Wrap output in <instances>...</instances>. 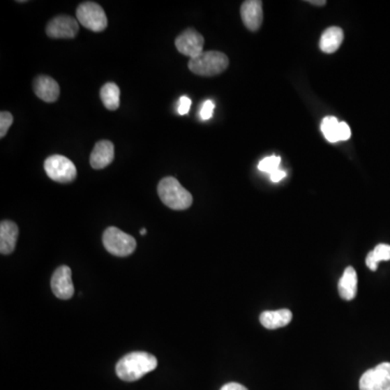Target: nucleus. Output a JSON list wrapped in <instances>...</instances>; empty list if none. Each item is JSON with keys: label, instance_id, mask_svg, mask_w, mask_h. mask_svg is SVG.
<instances>
[{"label": "nucleus", "instance_id": "obj_1", "mask_svg": "<svg viewBox=\"0 0 390 390\" xmlns=\"http://www.w3.org/2000/svg\"><path fill=\"white\" fill-rule=\"evenodd\" d=\"M158 359L148 352H136L126 354L117 362V374L121 381L135 382L154 371Z\"/></svg>", "mask_w": 390, "mask_h": 390}, {"label": "nucleus", "instance_id": "obj_2", "mask_svg": "<svg viewBox=\"0 0 390 390\" xmlns=\"http://www.w3.org/2000/svg\"><path fill=\"white\" fill-rule=\"evenodd\" d=\"M158 193L160 201L174 211L188 209L193 202L191 193L184 189L174 177H165L160 180L158 186Z\"/></svg>", "mask_w": 390, "mask_h": 390}, {"label": "nucleus", "instance_id": "obj_3", "mask_svg": "<svg viewBox=\"0 0 390 390\" xmlns=\"http://www.w3.org/2000/svg\"><path fill=\"white\" fill-rule=\"evenodd\" d=\"M228 66V57L220 51H204L203 54L189 61L190 70L205 77L218 75L225 72Z\"/></svg>", "mask_w": 390, "mask_h": 390}, {"label": "nucleus", "instance_id": "obj_4", "mask_svg": "<svg viewBox=\"0 0 390 390\" xmlns=\"http://www.w3.org/2000/svg\"><path fill=\"white\" fill-rule=\"evenodd\" d=\"M105 250L117 257H126L133 254L137 248L133 237L123 232L115 227H110L102 237Z\"/></svg>", "mask_w": 390, "mask_h": 390}, {"label": "nucleus", "instance_id": "obj_5", "mask_svg": "<svg viewBox=\"0 0 390 390\" xmlns=\"http://www.w3.org/2000/svg\"><path fill=\"white\" fill-rule=\"evenodd\" d=\"M78 22L92 32H103L107 27V17L101 6L93 1L80 3L76 10Z\"/></svg>", "mask_w": 390, "mask_h": 390}, {"label": "nucleus", "instance_id": "obj_6", "mask_svg": "<svg viewBox=\"0 0 390 390\" xmlns=\"http://www.w3.org/2000/svg\"><path fill=\"white\" fill-rule=\"evenodd\" d=\"M45 170L48 177L60 183H68L77 177V170L70 158L63 156H51L45 160Z\"/></svg>", "mask_w": 390, "mask_h": 390}, {"label": "nucleus", "instance_id": "obj_7", "mask_svg": "<svg viewBox=\"0 0 390 390\" xmlns=\"http://www.w3.org/2000/svg\"><path fill=\"white\" fill-rule=\"evenodd\" d=\"M360 390H390V363L384 362L368 370L359 382Z\"/></svg>", "mask_w": 390, "mask_h": 390}, {"label": "nucleus", "instance_id": "obj_8", "mask_svg": "<svg viewBox=\"0 0 390 390\" xmlns=\"http://www.w3.org/2000/svg\"><path fill=\"white\" fill-rule=\"evenodd\" d=\"M204 44V37L193 29H186L174 40L176 48L180 54L190 57V59L197 58L203 54Z\"/></svg>", "mask_w": 390, "mask_h": 390}, {"label": "nucleus", "instance_id": "obj_9", "mask_svg": "<svg viewBox=\"0 0 390 390\" xmlns=\"http://www.w3.org/2000/svg\"><path fill=\"white\" fill-rule=\"evenodd\" d=\"M80 31V25L70 15H58L49 21L46 27L47 36L50 38H74Z\"/></svg>", "mask_w": 390, "mask_h": 390}, {"label": "nucleus", "instance_id": "obj_10", "mask_svg": "<svg viewBox=\"0 0 390 390\" xmlns=\"http://www.w3.org/2000/svg\"><path fill=\"white\" fill-rule=\"evenodd\" d=\"M51 290L58 299H72L74 295V284L72 281V271L68 266H61L54 271L51 278Z\"/></svg>", "mask_w": 390, "mask_h": 390}, {"label": "nucleus", "instance_id": "obj_11", "mask_svg": "<svg viewBox=\"0 0 390 390\" xmlns=\"http://www.w3.org/2000/svg\"><path fill=\"white\" fill-rule=\"evenodd\" d=\"M241 17L245 27L250 31H258L262 27L264 20L262 13V3L260 0H248L242 3L241 7Z\"/></svg>", "mask_w": 390, "mask_h": 390}, {"label": "nucleus", "instance_id": "obj_12", "mask_svg": "<svg viewBox=\"0 0 390 390\" xmlns=\"http://www.w3.org/2000/svg\"><path fill=\"white\" fill-rule=\"evenodd\" d=\"M114 154V144L111 141H99L90 154V165L93 170H103L113 162Z\"/></svg>", "mask_w": 390, "mask_h": 390}, {"label": "nucleus", "instance_id": "obj_13", "mask_svg": "<svg viewBox=\"0 0 390 390\" xmlns=\"http://www.w3.org/2000/svg\"><path fill=\"white\" fill-rule=\"evenodd\" d=\"M33 88H34L35 95L48 103L56 102L60 96V86L54 78L49 76L40 75L35 78Z\"/></svg>", "mask_w": 390, "mask_h": 390}, {"label": "nucleus", "instance_id": "obj_14", "mask_svg": "<svg viewBox=\"0 0 390 390\" xmlns=\"http://www.w3.org/2000/svg\"><path fill=\"white\" fill-rule=\"evenodd\" d=\"M19 237V228L13 221L3 220L0 223V252L9 255L15 250Z\"/></svg>", "mask_w": 390, "mask_h": 390}, {"label": "nucleus", "instance_id": "obj_15", "mask_svg": "<svg viewBox=\"0 0 390 390\" xmlns=\"http://www.w3.org/2000/svg\"><path fill=\"white\" fill-rule=\"evenodd\" d=\"M293 319V313L289 309H280L276 311H264L260 315V320L262 327L268 330H276L286 327Z\"/></svg>", "mask_w": 390, "mask_h": 390}, {"label": "nucleus", "instance_id": "obj_16", "mask_svg": "<svg viewBox=\"0 0 390 390\" xmlns=\"http://www.w3.org/2000/svg\"><path fill=\"white\" fill-rule=\"evenodd\" d=\"M358 291V276L352 267H347L340 282H338V293L345 301H352Z\"/></svg>", "mask_w": 390, "mask_h": 390}, {"label": "nucleus", "instance_id": "obj_17", "mask_svg": "<svg viewBox=\"0 0 390 390\" xmlns=\"http://www.w3.org/2000/svg\"><path fill=\"white\" fill-rule=\"evenodd\" d=\"M344 42V32L340 27L325 29L320 39V49L325 54H334Z\"/></svg>", "mask_w": 390, "mask_h": 390}, {"label": "nucleus", "instance_id": "obj_18", "mask_svg": "<svg viewBox=\"0 0 390 390\" xmlns=\"http://www.w3.org/2000/svg\"><path fill=\"white\" fill-rule=\"evenodd\" d=\"M119 96L121 90L114 83H107L100 90V98L102 103L110 111H115L119 107Z\"/></svg>", "mask_w": 390, "mask_h": 390}, {"label": "nucleus", "instance_id": "obj_19", "mask_svg": "<svg viewBox=\"0 0 390 390\" xmlns=\"http://www.w3.org/2000/svg\"><path fill=\"white\" fill-rule=\"evenodd\" d=\"M390 260V245L378 244L372 252L366 256V266L372 271L377 270L378 264Z\"/></svg>", "mask_w": 390, "mask_h": 390}, {"label": "nucleus", "instance_id": "obj_20", "mask_svg": "<svg viewBox=\"0 0 390 390\" xmlns=\"http://www.w3.org/2000/svg\"><path fill=\"white\" fill-rule=\"evenodd\" d=\"M338 125H340V121L333 117H325L322 121L321 130H322L325 139L330 141L331 143H336L340 141V139H338Z\"/></svg>", "mask_w": 390, "mask_h": 390}, {"label": "nucleus", "instance_id": "obj_21", "mask_svg": "<svg viewBox=\"0 0 390 390\" xmlns=\"http://www.w3.org/2000/svg\"><path fill=\"white\" fill-rule=\"evenodd\" d=\"M280 163H281V158L279 156H269V158L260 160V164H258V170L260 172L272 174L276 170H279Z\"/></svg>", "mask_w": 390, "mask_h": 390}, {"label": "nucleus", "instance_id": "obj_22", "mask_svg": "<svg viewBox=\"0 0 390 390\" xmlns=\"http://www.w3.org/2000/svg\"><path fill=\"white\" fill-rule=\"evenodd\" d=\"M13 123V117L10 112L3 111L0 113V138H5Z\"/></svg>", "mask_w": 390, "mask_h": 390}, {"label": "nucleus", "instance_id": "obj_23", "mask_svg": "<svg viewBox=\"0 0 390 390\" xmlns=\"http://www.w3.org/2000/svg\"><path fill=\"white\" fill-rule=\"evenodd\" d=\"M213 109H215V103L211 100H207L204 102L201 109L202 119H209L213 114Z\"/></svg>", "mask_w": 390, "mask_h": 390}, {"label": "nucleus", "instance_id": "obj_24", "mask_svg": "<svg viewBox=\"0 0 390 390\" xmlns=\"http://www.w3.org/2000/svg\"><path fill=\"white\" fill-rule=\"evenodd\" d=\"M192 102L190 98L181 97L179 100V105H178V113L180 115H187L189 113L190 109H191Z\"/></svg>", "mask_w": 390, "mask_h": 390}, {"label": "nucleus", "instance_id": "obj_25", "mask_svg": "<svg viewBox=\"0 0 390 390\" xmlns=\"http://www.w3.org/2000/svg\"><path fill=\"white\" fill-rule=\"evenodd\" d=\"M352 137V131L349 128L348 124L343 121L338 125V139L340 141H346Z\"/></svg>", "mask_w": 390, "mask_h": 390}, {"label": "nucleus", "instance_id": "obj_26", "mask_svg": "<svg viewBox=\"0 0 390 390\" xmlns=\"http://www.w3.org/2000/svg\"><path fill=\"white\" fill-rule=\"evenodd\" d=\"M286 177V172H283L281 170H276V172H272L270 174V178H271L272 181L273 182H279L281 181L282 179Z\"/></svg>", "mask_w": 390, "mask_h": 390}, {"label": "nucleus", "instance_id": "obj_27", "mask_svg": "<svg viewBox=\"0 0 390 390\" xmlns=\"http://www.w3.org/2000/svg\"><path fill=\"white\" fill-rule=\"evenodd\" d=\"M220 390H248V388L244 387V386L241 385L238 383H229L225 384L221 387Z\"/></svg>", "mask_w": 390, "mask_h": 390}, {"label": "nucleus", "instance_id": "obj_28", "mask_svg": "<svg viewBox=\"0 0 390 390\" xmlns=\"http://www.w3.org/2000/svg\"><path fill=\"white\" fill-rule=\"evenodd\" d=\"M308 3H311V5L315 6H324L327 5V1L325 0H310V1H308Z\"/></svg>", "mask_w": 390, "mask_h": 390}, {"label": "nucleus", "instance_id": "obj_29", "mask_svg": "<svg viewBox=\"0 0 390 390\" xmlns=\"http://www.w3.org/2000/svg\"><path fill=\"white\" fill-rule=\"evenodd\" d=\"M140 234H141V235H146V234H147V230H146V229H141Z\"/></svg>", "mask_w": 390, "mask_h": 390}]
</instances>
